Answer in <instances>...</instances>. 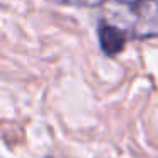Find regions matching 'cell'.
Returning <instances> with one entry per match:
<instances>
[{
	"label": "cell",
	"mask_w": 158,
	"mask_h": 158,
	"mask_svg": "<svg viewBox=\"0 0 158 158\" xmlns=\"http://www.w3.org/2000/svg\"><path fill=\"white\" fill-rule=\"evenodd\" d=\"M100 12L102 22L119 27L129 38L158 36V0H104Z\"/></svg>",
	"instance_id": "1"
},
{
	"label": "cell",
	"mask_w": 158,
	"mask_h": 158,
	"mask_svg": "<svg viewBox=\"0 0 158 158\" xmlns=\"http://www.w3.org/2000/svg\"><path fill=\"white\" fill-rule=\"evenodd\" d=\"M56 4H63V5H73V7H97L102 5L104 0H51Z\"/></svg>",
	"instance_id": "3"
},
{
	"label": "cell",
	"mask_w": 158,
	"mask_h": 158,
	"mask_svg": "<svg viewBox=\"0 0 158 158\" xmlns=\"http://www.w3.org/2000/svg\"><path fill=\"white\" fill-rule=\"evenodd\" d=\"M97 34H99L100 48H102V51L106 53L107 56L119 55L124 49V46H126L127 36L124 34L119 27H116V26H112V24H107V22L100 21Z\"/></svg>",
	"instance_id": "2"
}]
</instances>
